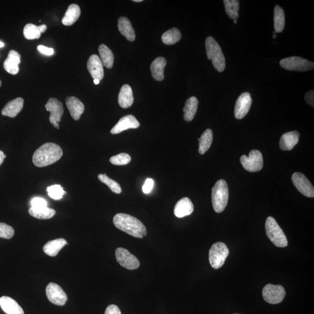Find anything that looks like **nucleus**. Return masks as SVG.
<instances>
[{
    "label": "nucleus",
    "instance_id": "6",
    "mask_svg": "<svg viewBox=\"0 0 314 314\" xmlns=\"http://www.w3.org/2000/svg\"><path fill=\"white\" fill-rule=\"evenodd\" d=\"M229 254V248L224 243L220 242L214 243L209 251V261L211 267L215 269H220Z\"/></svg>",
    "mask_w": 314,
    "mask_h": 314
},
{
    "label": "nucleus",
    "instance_id": "34",
    "mask_svg": "<svg viewBox=\"0 0 314 314\" xmlns=\"http://www.w3.org/2000/svg\"><path fill=\"white\" fill-rule=\"evenodd\" d=\"M181 38L179 30L174 27L165 32L161 37L162 41L165 45H172L180 41Z\"/></svg>",
    "mask_w": 314,
    "mask_h": 314
},
{
    "label": "nucleus",
    "instance_id": "42",
    "mask_svg": "<svg viewBox=\"0 0 314 314\" xmlns=\"http://www.w3.org/2000/svg\"><path fill=\"white\" fill-rule=\"evenodd\" d=\"M104 314H122L121 310L118 306L114 304L110 305L108 307Z\"/></svg>",
    "mask_w": 314,
    "mask_h": 314
},
{
    "label": "nucleus",
    "instance_id": "21",
    "mask_svg": "<svg viewBox=\"0 0 314 314\" xmlns=\"http://www.w3.org/2000/svg\"><path fill=\"white\" fill-rule=\"evenodd\" d=\"M24 101L22 98L18 97L10 101L5 105L1 111L2 115L14 118L19 113L23 107Z\"/></svg>",
    "mask_w": 314,
    "mask_h": 314
},
{
    "label": "nucleus",
    "instance_id": "44",
    "mask_svg": "<svg viewBox=\"0 0 314 314\" xmlns=\"http://www.w3.org/2000/svg\"><path fill=\"white\" fill-rule=\"evenodd\" d=\"M314 92L313 90L308 91L306 95H305V100H306V102L313 107H314Z\"/></svg>",
    "mask_w": 314,
    "mask_h": 314
},
{
    "label": "nucleus",
    "instance_id": "35",
    "mask_svg": "<svg viewBox=\"0 0 314 314\" xmlns=\"http://www.w3.org/2000/svg\"><path fill=\"white\" fill-rule=\"evenodd\" d=\"M98 179L101 182L106 184L107 186H109L112 192L116 194L121 193L122 189L120 184L116 182V181L112 179L106 174L98 175Z\"/></svg>",
    "mask_w": 314,
    "mask_h": 314
},
{
    "label": "nucleus",
    "instance_id": "19",
    "mask_svg": "<svg viewBox=\"0 0 314 314\" xmlns=\"http://www.w3.org/2000/svg\"><path fill=\"white\" fill-rule=\"evenodd\" d=\"M194 205L191 200L184 198L178 201L175 206L174 214L178 218H183L193 213Z\"/></svg>",
    "mask_w": 314,
    "mask_h": 314
},
{
    "label": "nucleus",
    "instance_id": "49",
    "mask_svg": "<svg viewBox=\"0 0 314 314\" xmlns=\"http://www.w3.org/2000/svg\"><path fill=\"white\" fill-rule=\"evenodd\" d=\"M133 1L135 2H142L143 0H134Z\"/></svg>",
    "mask_w": 314,
    "mask_h": 314
},
{
    "label": "nucleus",
    "instance_id": "48",
    "mask_svg": "<svg viewBox=\"0 0 314 314\" xmlns=\"http://www.w3.org/2000/svg\"><path fill=\"white\" fill-rule=\"evenodd\" d=\"M4 43H3L1 42H0V48H2V47H4Z\"/></svg>",
    "mask_w": 314,
    "mask_h": 314
},
{
    "label": "nucleus",
    "instance_id": "17",
    "mask_svg": "<svg viewBox=\"0 0 314 314\" xmlns=\"http://www.w3.org/2000/svg\"><path fill=\"white\" fill-rule=\"evenodd\" d=\"M66 103L72 118L78 121L85 112V106L82 101L75 97H68L66 98Z\"/></svg>",
    "mask_w": 314,
    "mask_h": 314
},
{
    "label": "nucleus",
    "instance_id": "12",
    "mask_svg": "<svg viewBox=\"0 0 314 314\" xmlns=\"http://www.w3.org/2000/svg\"><path fill=\"white\" fill-rule=\"evenodd\" d=\"M45 292L48 300L57 306H63L67 300V294L56 283H48Z\"/></svg>",
    "mask_w": 314,
    "mask_h": 314
},
{
    "label": "nucleus",
    "instance_id": "45",
    "mask_svg": "<svg viewBox=\"0 0 314 314\" xmlns=\"http://www.w3.org/2000/svg\"><path fill=\"white\" fill-rule=\"evenodd\" d=\"M6 156L4 155V153L2 152V151H0V165H1L3 162H4V159L6 158Z\"/></svg>",
    "mask_w": 314,
    "mask_h": 314
},
{
    "label": "nucleus",
    "instance_id": "15",
    "mask_svg": "<svg viewBox=\"0 0 314 314\" xmlns=\"http://www.w3.org/2000/svg\"><path fill=\"white\" fill-rule=\"evenodd\" d=\"M140 126V123L134 115H128L122 117L111 130V134L116 135L129 129H137Z\"/></svg>",
    "mask_w": 314,
    "mask_h": 314
},
{
    "label": "nucleus",
    "instance_id": "4",
    "mask_svg": "<svg viewBox=\"0 0 314 314\" xmlns=\"http://www.w3.org/2000/svg\"><path fill=\"white\" fill-rule=\"evenodd\" d=\"M229 199V189L225 180L217 181L212 189V202L214 211L217 213L223 212Z\"/></svg>",
    "mask_w": 314,
    "mask_h": 314
},
{
    "label": "nucleus",
    "instance_id": "10",
    "mask_svg": "<svg viewBox=\"0 0 314 314\" xmlns=\"http://www.w3.org/2000/svg\"><path fill=\"white\" fill-rule=\"evenodd\" d=\"M115 257L118 263L126 269L135 270L140 267L137 258L124 248H116Z\"/></svg>",
    "mask_w": 314,
    "mask_h": 314
},
{
    "label": "nucleus",
    "instance_id": "2",
    "mask_svg": "<svg viewBox=\"0 0 314 314\" xmlns=\"http://www.w3.org/2000/svg\"><path fill=\"white\" fill-rule=\"evenodd\" d=\"M63 155L60 146L54 143H47L35 151L33 156V162L37 167H47L59 160Z\"/></svg>",
    "mask_w": 314,
    "mask_h": 314
},
{
    "label": "nucleus",
    "instance_id": "9",
    "mask_svg": "<svg viewBox=\"0 0 314 314\" xmlns=\"http://www.w3.org/2000/svg\"><path fill=\"white\" fill-rule=\"evenodd\" d=\"M286 292L281 285L268 284L263 289V296L266 302L271 304L281 303L284 299Z\"/></svg>",
    "mask_w": 314,
    "mask_h": 314
},
{
    "label": "nucleus",
    "instance_id": "43",
    "mask_svg": "<svg viewBox=\"0 0 314 314\" xmlns=\"http://www.w3.org/2000/svg\"><path fill=\"white\" fill-rule=\"evenodd\" d=\"M38 50L41 52V53L47 55H52L54 53V50L53 48H48L45 47L44 45H39L38 47Z\"/></svg>",
    "mask_w": 314,
    "mask_h": 314
},
{
    "label": "nucleus",
    "instance_id": "23",
    "mask_svg": "<svg viewBox=\"0 0 314 314\" xmlns=\"http://www.w3.org/2000/svg\"><path fill=\"white\" fill-rule=\"evenodd\" d=\"M167 66V60L164 57H158L153 61L150 69L153 78L157 81H162L164 79V69Z\"/></svg>",
    "mask_w": 314,
    "mask_h": 314
},
{
    "label": "nucleus",
    "instance_id": "25",
    "mask_svg": "<svg viewBox=\"0 0 314 314\" xmlns=\"http://www.w3.org/2000/svg\"><path fill=\"white\" fill-rule=\"evenodd\" d=\"M118 27L120 33L129 41L134 42L136 39L135 30L130 21L127 18L120 17L118 20Z\"/></svg>",
    "mask_w": 314,
    "mask_h": 314
},
{
    "label": "nucleus",
    "instance_id": "14",
    "mask_svg": "<svg viewBox=\"0 0 314 314\" xmlns=\"http://www.w3.org/2000/svg\"><path fill=\"white\" fill-rule=\"evenodd\" d=\"M252 104L251 95L248 92L242 93L237 100L235 112V118L238 119H242L247 114Z\"/></svg>",
    "mask_w": 314,
    "mask_h": 314
},
{
    "label": "nucleus",
    "instance_id": "47",
    "mask_svg": "<svg viewBox=\"0 0 314 314\" xmlns=\"http://www.w3.org/2000/svg\"><path fill=\"white\" fill-rule=\"evenodd\" d=\"M94 83L95 85H98L100 84V80L94 79Z\"/></svg>",
    "mask_w": 314,
    "mask_h": 314
},
{
    "label": "nucleus",
    "instance_id": "27",
    "mask_svg": "<svg viewBox=\"0 0 314 314\" xmlns=\"http://www.w3.org/2000/svg\"><path fill=\"white\" fill-rule=\"evenodd\" d=\"M199 100L195 96L189 98L186 101L185 106L183 108L184 119L187 122L192 121L195 118L198 111Z\"/></svg>",
    "mask_w": 314,
    "mask_h": 314
},
{
    "label": "nucleus",
    "instance_id": "38",
    "mask_svg": "<svg viewBox=\"0 0 314 314\" xmlns=\"http://www.w3.org/2000/svg\"><path fill=\"white\" fill-rule=\"evenodd\" d=\"M110 161L112 164L115 165H125L131 161V157L126 153H121L112 157Z\"/></svg>",
    "mask_w": 314,
    "mask_h": 314
},
{
    "label": "nucleus",
    "instance_id": "51",
    "mask_svg": "<svg viewBox=\"0 0 314 314\" xmlns=\"http://www.w3.org/2000/svg\"><path fill=\"white\" fill-rule=\"evenodd\" d=\"M1 81H0V87H1Z\"/></svg>",
    "mask_w": 314,
    "mask_h": 314
},
{
    "label": "nucleus",
    "instance_id": "52",
    "mask_svg": "<svg viewBox=\"0 0 314 314\" xmlns=\"http://www.w3.org/2000/svg\"></svg>",
    "mask_w": 314,
    "mask_h": 314
},
{
    "label": "nucleus",
    "instance_id": "22",
    "mask_svg": "<svg viewBox=\"0 0 314 314\" xmlns=\"http://www.w3.org/2000/svg\"><path fill=\"white\" fill-rule=\"evenodd\" d=\"M300 134L297 131H292L283 134L280 140L279 146L282 150H291L299 140Z\"/></svg>",
    "mask_w": 314,
    "mask_h": 314
},
{
    "label": "nucleus",
    "instance_id": "3",
    "mask_svg": "<svg viewBox=\"0 0 314 314\" xmlns=\"http://www.w3.org/2000/svg\"><path fill=\"white\" fill-rule=\"evenodd\" d=\"M206 51L208 60L212 61L215 69L219 72L224 71L226 67L224 58L220 45L212 37H208L205 41Z\"/></svg>",
    "mask_w": 314,
    "mask_h": 314
},
{
    "label": "nucleus",
    "instance_id": "39",
    "mask_svg": "<svg viewBox=\"0 0 314 314\" xmlns=\"http://www.w3.org/2000/svg\"><path fill=\"white\" fill-rule=\"evenodd\" d=\"M15 233L13 227L5 223H0V238L10 239Z\"/></svg>",
    "mask_w": 314,
    "mask_h": 314
},
{
    "label": "nucleus",
    "instance_id": "18",
    "mask_svg": "<svg viewBox=\"0 0 314 314\" xmlns=\"http://www.w3.org/2000/svg\"><path fill=\"white\" fill-rule=\"evenodd\" d=\"M21 63V55L15 50L9 52L8 57L4 63V67L6 71L16 75L19 72V64Z\"/></svg>",
    "mask_w": 314,
    "mask_h": 314
},
{
    "label": "nucleus",
    "instance_id": "50",
    "mask_svg": "<svg viewBox=\"0 0 314 314\" xmlns=\"http://www.w3.org/2000/svg\"><path fill=\"white\" fill-rule=\"evenodd\" d=\"M276 38V35H273V38L275 39Z\"/></svg>",
    "mask_w": 314,
    "mask_h": 314
},
{
    "label": "nucleus",
    "instance_id": "37",
    "mask_svg": "<svg viewBox=\"0 0 314 314\" xmlns=\"http://www.w3.org/2000/svg\"><path fill=\"white\" fill-rule=\"evenodd\" d=\"M48 196L54 200H60L63 198V196L66 192L64 190L63 187L60 184H54L47 187Z\"/></svg>",
    "mask_w": 314,
    "mask_h": 314
},
{
    "label": "nucleus",
    "instance_id": "28",
    "mask_svg": "<svg viewBox=\"0 0 314 314\" xmlns=\"http://www.w3.org/2000/svg\"><path fill=\"white\" fill-rule=\"evenodd\" d=\"M81 14V9L79 5L75 4L70 5L63 18V24L66 26L72 25L79 19Z\"/></svg>",
    "mask_w": 314,
    "mask_h": 314
},
{
    "label": "nucleus",
    "instance_id": "7",
    "mask_svg": "<svg viewBox=\"0 0 314 314\" xmlns=\"http://www.w3.org/2000/svg\"><path fill=\"white\" fill-rule=\"evenodd\" d=\"M280 65L285 69L298 72H306L313 70L314 64L312 61L299 57L284 58L280 61Z\"/></svg>",
    "mask_w": 314,
    "mask_h": 314
},
{
    "label": "nucleus",
    "instance_id": "16",
    "mask_svg": "<svg viewBox=\"0 0 314 314\" xmlns=\"http://www.w3.org/2000/svg\"><path fill=\"white\" fill-rule=\"evenodd\" d=\"M87 67L89 72L94 79L101 81L104 78V69L102 61L97 55H91L88 61Z\"/></svg>",
    "mask_w": 314,
    "mask_h": 314
},
{
    "label": "nucleus",
    "instance_id": "41",
    "mask_svg": "<svg viewBox=\"0 0 314 314\" xmlns=\"http://www.w3.org/2000/svg\"><path fill=\"white\" fill-rule=\"evenodd\" d=\"M154 180L150 178L147 179L142 188L143 193L145 194L150 193L151 192H152Z\"/></svg>",
    "mask_w": 314,
    "mask_h": 314
},
{
    "label": "nucleus",
    "instance_id": "5",
    "mask_svg": "<svg viewBox=\"0 0 314 314\" xmlns=\"http://www.w3.org/2000/svg\"><path fill=\"white\" fill-rule=\"evenodd\" d=\"M266 229L268 237L276 247H286L288 246V239L284 232L272 217L267 218L266 222Z\"/></svg>",
    "mask_w": 314,
    "mask_h": 314
},
{
    "label": "nucleus",
    "instance_id": "30",
    "mask_svg": "<svg viewBox=\"0 0 314 314\" xmlns=\"http://www.w3.org/2000/svg\"><path fill=\"white\" fill-rule=\"evenodd\" d=\"M98 52L100 55V59L104 66L107 68H112L114 61V55L110 49L105 45H101L98 47Z\"/></svg>",
    "mask_w": 314,
    "mask_h": 314
},
{
    "label": "nucleus",
    "instance_id": "32",
    "mask_svg": "<svg viewBox=\"0 0 314 314\" xmlns=\"http://www.w3.org/2000/svg\"><path fill=\"white\" fill-rule=\"evenodd\" d=\"M224 3L227 15L236 24L239 16V1L237 0H224Z\"/></svg>",
    "mask_w": 314,
    "mask_h": 314
},
{
    "label": "nucleus",
    "instance_id": "8",
    "mask_svg": "<svg viewBox=\"0 0 314 314\" xmlns=\"http://www.w3.org/2000/svg\"><path fill=\"white\" fill-rule=\"evenodd\" d=\"M241 161L243 168L248 172L260 171L263 167V155L260 151L257 150L251 151L248 157L245 155L242 156Z\"/></svg>",
    "mask_w": 314,
    "mask_h": 314
},
{
    "label": "nucleus",
    "instance_id": "13",
    "mask_svg": "<svg viewBox=\"0 0 314 314\" xmlns=\"http://www.w3.org/2000/svg\"><path fill=\"white\" fill-rule=\"evenodd\" d=\"M292 181L301 194L308 198H314V189L313 184L304 175L299 172H295L292 175Z\"/></svg>",
    "mask_w": 314,
    "mask_h": 314
},
{
    "label": "nucleus",
    "instance_id": "33",
    "mask_svg": "<svg viewBox=\"0 0 314 314\" xmlns=\"http://www.w3.org/2000/svg\"><path fill=\"white\" fill-rule=\"evenodd\" d=\"M285 16L283 9L276 5L274 9V28L276 33H281L285 28Z\"/></svg>",
    "mask_w": 314,
    "mask_h": 314
},
{
    "label": "nucleus",
    "instance_id": "29",
    "mask_svg": "<svg viewBox=\"0 0 314 314\" xmlns=\"http://www.w3.org/2000/svg\"><path fill=\"white\" fill-rule=\"evenodd\" d=\"M29 213L31 216L39 220H48L54 217L55 211L47 207H33L29 209Z\"/></svg>",
    "mask_w": 314,
    "mask_h": 314
},
{
    "label": "nucleus",
    "instance_id": "40",
    "mask_svg": "<svg viewBox=\"0 0 314 314\" xmlns=\"http://www.w3.org/2000/svg\"><path fill=\"white\" fill-rule=\"evenodd\" d=\"M30 205L33 207H47V202L44 199L35 198L30 202Z\"/></svg>",
    "mask_w": 314,
    "mask_h": 314
},
{
    "label": "nucleus",
    "instance_id": "46",
    "mask_svg": "<svg viewBox=\"0 0 314 314\" xmlns=\"http://www.w3.org/2000/svg\"><path fill=\"white\" fill-rule=\"evenodd\" d=\"M38 27L41 33H45L46 29H47V26L45 25V24H42V25L38 26Z\"/></svg>",
    "mask_w": 314,
    "mask_h": 314
},
{
    "label": "nucleus",
    "instance_id": "31",
    "mask_svg": "<svg viewBox=\"0 0 314 314\" xmlns=\"http://www.w3.org/2000/svg\"><path fill=\"white\" fill-rule=\"evenodd\" d=\"M213 140V133L211 129H208L204 132L201 137L199 138V149L200 155H204L210 148Z\"/></svg>",
    "mask_w": 314,
    "mask_h": 314
},
{
    "label": "nucleus",
    "instance_id": "24",
    "mask_svg": "<svg viewBox=\"0 0 314 314\" xmlns=\"http://www.w3.org/2000/svg\"><path fill=\"white\" fill-rule=\"evenodd\" d=\"M134 98L133 91L130 86L125 85L122 86L118 95V103L122 109H128L133 104Z\"/></svg>",
    "mask_w": 314,
    "mask_h": 314
},
{
    "label": "nucleus",
    "instance_id": "26",
    "mask_svg": "<svg viewBox=\"0 0 314 314\" xmlns=\"http://www.w3.org/2000/svg\"><path fill=\"white\" fill-rule=\"evenodd\" d=\"M66 239L60 238L48 242L43 247V250L49 256L55 257L65 246L67 245Z\"/></svg>",
    "mask_w": 314,
    "mask_h": 314
},
{
    "label": "nucleus",
    "instance_id": "1",
    "mask_svg": "<svg viewBox=\"0 0 314 314\" xmlns=\"http://www.w3.org/2000/svg\"><path fill=\"white\" fill-rule=\"evenodd\" d=\"M113 223L116 228L135 238L142 239L147 235V230L144 224L131 215L117 214L113 218Z\"/></svg>",
    "mask_w": 314,
    "mask_h": 314
},
{
    "label": "nucleus",
    "instance_id": "20",
    "mask_svg": "<svg viewBox=\"0 0 314 314\" xmlns=\"http://www.w3.org/2000/svg\"><path fill=\"white\" fill-rule=\"evenodd\" d=\"M0 306L7 314H24L23 310L20 305L10 297L2 296L0 298Z\"/></svg>",
    "mask_w": 314,
    "mask_h": 314
},
{
    "label": "nucleus",
    "instance_id": "11",
    "mask_svg": "<svg viewBox=\"0 0 314 314\" xmlns=\"http://www.w3.org/2000/svg\"><path fill=\"white\" fill-rule=\"evenodd\" d=\"M45 108L51 115L49 119L54 127L59 129V123L64 113V107L62 103L57 98H51L45 104Z\"/></svg>",
    "mask_w": 314,
    "mask_h": 314
},
{
    "label": "nucleus",
    "instance_id": "36",
    "mask_svg": "<svg viewBox=\"0 0 314 314\" xmlns=\"http://www.w3.org/2000/svg\"><path fill=\"white\" fill-rule=\"evenodd\" d=\"M24 38L27 40L38 39L41 38V33L38 26L32 23L26 24L23 29Z\"/></svg>",
    "mask_w": 314,
    "mask_h": 314
}]
</instances>
